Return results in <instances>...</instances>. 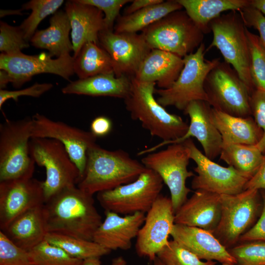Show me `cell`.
Here are the masks:
<instances>
[{
  "label": "cell",
  "mask_w": 265,
  "mask_h": 265,
  "mask_svg": "<svg viewBox=\"0 0 265 265\" xmlns=\"http://www.w3.org/2000/svg\"><path fill=\"white\" fill-rule=\"evenodd\" d=\"M48 233H54L92 240L102 223L93 195L77 186L60 191L44 204Z\"/></svg>",
  "instance_id": "obj_1"
},
{
  "label": "cell",
  "mask_w": 265,
  "mask_h": 265,
  "mask_svg": "<svg viewBox=\"0 0 265 265\" xmlns=\"http://www.w3.org/2000/svg\"><path fill=\"white\" fill-rule=\"evenodd\" d=\"M146 169L127 152L108 150L96 143L87 150L85 169L77 186L93 195L130 183Z\"/></svg>",
  "instance_id": "obj_2"
},
{
  "label": "cell",
  "mask_w": 265,
  "mask_h": 265,
  "mask_svg": "<svg viewBox=\"0 0 265 265\" xmlns=\"http://www.w3.org/2000/svg\"><path fill=\"white\" fill-rule=\"evenodd\" d=\"M156 84L132 77L130 92L124 99L126 108L131 118L139 120L152 136L162 141L177 139L186 132L188 125L180 116L166 111L155 99Z\"/></svg>",
  "instance_id": "obj_3"
},
{
  "label": "cell",
  "mask_w": 265,
  "mask_h": 265,
  "mask_svg": "<svg viewBox=\"0 0 265 265\" xmlns=\"http://www.w3.org/2000/svg\"><path fill=\"white\" fill-rule=\"evenodd\" d=\"M212 47L220 52L224 61L231 65L252 93L255 89L250 73V55L245 26L238 11L220 15L210 23Z\"/></svg>",
  "instance_id": "obj_4"
},
{
  "label": "cell",
  "mask_w": 265,
  "mask_h": 265,
  "mask_svg": "<svg viewBox=\"0 0 265 265\" xmlns=\"http://www.w3.org/2000/svg\"><path fill=\"white\" fill-rule=\"evenodd\" d=\"M206 49L202 43L196 51L183 58L184 66L173 84L166 89H155L157 102L164 107L174 106L183 110L189 103L208 99L204 84L207 76L220 62V58L205 59Z\"/></svg>",
  "instance_id": "obj_5"
},
{
  "label": "cell",
  "mask_w": 265,
  "mask_h": 265,
  "mask_svg": "<svg viewBox=\"0 0 265 265\" xmlns=\"http://www.w3.org/2000/svg\"><path fill=\"white\" fill-rule=\"evenodd\" d=\"M151 49H159L182 58L203 43L204 33L186 11H174L141 32Z\"/></svg>",
  "instance_id": "obj_6"
},
{
  "label": "cell",
  "mask_w": 265,
  "mask_h": 265,
  "mask_svg": "<svg viewBox=\"0 0 265 265\" xmlns=\"http://www.w3.org/2000/svg\"><path fill=\"white\" fill-rule=\"evenodd\" d=\"M29 154L35 163L45 168V203L62 189L79 183L80 171L59 141L32 137L29 142Z\"/></svg>",
  "instance_id": "obj_7"
},
{
  "label": "cell",
  "mask_w": 265,
  "mask_h": 265,
  "mask_svg": "<svg viewBox=\"0 0 265 265\" xmlns=\"http://www.w3.org/2000/svg\"><path fill=\"white\" fill-rule=\"evenodd\" d=\"M31 117L0 124V182L33 176L35 162L29 154Z\"/></svg>",
  "instance_id": "obj_8"
},
{
  "label": "cell",
  "mask_w": 265,
  "mask_h": 265,
  "mask_svg": "<svg viewBox=\"0 0 265 265\" xmlns=\"http://www.w3.org/2000/svg\"><path fill=\"white\" fill-rule=\"evenodd\" d=\"M204 87L213 108L234 116H251V92L230 64L220 62L207 76Z\"/></svg>",
  "instance_id": "obj_9"
},
{
  "label": "cell",
  "mask_w": 265,
  "mask_h": 265,
  "mask_svg": "<svg viewBox=\"0 0 265 265\" xmlns=\"http://www.w3.org/2000/svg\"><path fill=\"white\" fill-rule=\"evenodd\" d=\"M220 201V220L213 234L228 249L254 224L262 209V199L259 190L246 189L237 194L221 195Z\"/></svg>",
  "instance_id": "obj_10"
},
{
  "label": "cell",
  "mask_w": 265,
  "mask_h": 265,
  "mask_svg": "<svg viewBox=\"0 0 265 265\" xmlns=\"http://www.w3.org/2000/svg\"><path fill=\"white\" fill-rule=\"evenodd\" d=\"M163 182L155 171L147 168L135 181L97 194L106 211L128 215L145 213L160 195Z\"/></svg>",
  "instance_id": "obj_11"
},
{
  "label": "cell",
  "mask_w": 265,
  "mask_h": 265,
  "mask_svg": "<svg viewBox=\"0 0 265 265\" xmlns=\"http://www.w3.org/2000/svg\"><path fill=\"white\" fill-rule=\"evenodd\" d=\"M190 159L189 149L183 142L148 153L141 160L146 168L156 172L168 187L175 213L186 201L191 191L186 186V180L195 176L187 170Z\"/></svg>",
  "instance_id": "obj_12"
},
{
  "label": "cell",
  "mask_w": 265,
  "mask_h": 265,
  "mask_svg": "<svg viewBox=\"0 0 265 265\" xmlns=\"http://www.w3.org/2000/svg\"><path fill=\"white\" fill-rule=\"evenodd\" d=\"M189 151L190 158L196 164L197 173L191 182V188L218 195H234L244 190L250 179L233 167H224L208 158L196 146L191 138L184 141Z\"/></svg>",
  "instance_id": "obj_13"
},
{
  "label": "cell",
  "mask_w": 265,
  "mask_h": 265,
  "mask_svg": "<svg viewBox=\"0 0 265 265\" xmlns=\"http://www.w3.org/2000/svg\"><path fill=\"white\" fill-rule=\"evenodd\" d=\"M74 61V58L70 54L53 59L52 56L45 53L37 55H29L22 52L1 53L0 70L7 71L13 86L19 88L34 76L43 73L55 74L69 80L75 73Z\"/></svg>",
  "instance_id": "obj_14"
},
{
  "label": "cell",
  "mask_w": 265,
  "mask_h": 265,
  "mask_svg": "<svg viewBox=\"0 0 265 265\" xmlns=\"http://www.w3.org/2000/svg\"><path fill=\"white\" fill-rule=\"evenodd\" d=\"M31 118V138H51L60 142L78 167L80 180L85 169L87 150L96 143L97 137L91 132L52 120L38 113Z\"/></svg>",
  "instance_id": "obj_15"
},
{
  "label": "cell",
  "mask_w": 265,
  "mask_h": 265,
  "mask_svg": "<svg viewBox=\"0 0 265 265\" xmlns=\"http://www.w3.org/2000/svg\"><path fill=\"white\" fill-rule=\"evenodd\" d=\"M99 41L109 55L117 77H134L152 50L141 33H116L104 29L99 33Z\"/></svg>",
  "instance_id": "obj_16"
},
{
  "label": "cell",
  "mask_w": 265,
  "mask_h": 265,
  "mask_svg": "<svg viewBox=\"0 0 265 265\" xmlns=\"http://www.w3.org/2000/svg\"><path fill=\"white\" fill-rule=\"evenodd\" d=\"M174 220L170 198L160 195L147 212L136 237L135 247L138 255L153 261L169 241Z\"/></svg>",
  "instance_id": "obj_17"
},
{
  "label": "cell",
  "mask_w": 265,
  "mask_h": 265,
  "mask_svg": "<svg viewBox=\"0 0 265 265\" xmlns=\"http://www.w3.org/2000/svg\"><path fill=\"white\" fill-rule=\"evenodd\" d=\"M44 203L43 181L26 176L0 182L1 230L25 212Z\"/></svg>",
  "instance_id": "obj_18"
},
{
  "label": "cell",
  "mask_w": 265,
  "mask_h": 265,
  "mask_svg": "<svg viewBox=\"0 0 265 265\" xmlns=\"http://www.w3.org/2000/svg\"><path fill=\"white\" fill-rule=\"evenodd\" d=\"M212 106L204 101L191 102L184 110L185 114L190 118L186 132L175 140L162 141L157 145L138 152V155L152 153L166 145L182 143L194 137L201 144L204 155L213 160L220 155L222 148L221 134L214 124L211 116Z\"/></svg>",
  "instance_id": "obj_19"
},
{
  "label": "cell",
  "mask_w": 265,
  "mask_h": 265,
  "mask_svg": "<svg viewBox=\"0 0 265 265\" xmlns=\"http://www.w3.org/2000/svg\"><path fill=\"white\" fill-rule=\"evenodd\" d=\"M145 215L136 212L124 216L106 211V217L94 234L92 240L111 251L129 249L144 223Z\"/></svg>",
  "instance_id": "obj_20"
},
{
  "label": "cell",
  "mask_w": 265,
  "mask_h": 265,
  "mask_svg": "<svg viewBox=\"0 0 265 265\" xmlns=\"http://www.w3.org/2000/svg\"><path fill=\"white\" fill-rule=\"evenodd\" d=\"M220 195L197 190L175 213V224L201 228L213 233L221 217Z\"/></svg>",
  "instance_id": "obj_21"
},
{
  "label": "cell",
  "mask_w": 265,
  "mask_h": 265,
  "mask_svg": "<svg viewBox=\"0 0 265 265\" xmlns=\"http://www.w3.org/2000/svg\"><path fill=\"white\" fill-rule=\"evenodd\" d=\"M170 236L173 239L200 260L237 265L234 258L212 233L194 227L175 224Z\"/></svg>",
  "instance_id": "obj_22"
},
{
  "label": "cell",
  "mask_w": 265,
  "mask_h": 265,
  "mask_svg": "<svg viewBox=\"0 0 265 265\" xmlns=\"http://www.w3.org/2000/svg\"><path fill=\"white\" fill-rule=\"evenodd\" d=\"M65 11L71 26L74 57L86 43L99 45V33L105 29L104 15L101 10L80 0H73L66 2Z\"/></svg>",
  "instance_id": "obj_23"
},
{
  "label": "cell",
  "mask_w": 265,
  "mask_h": 265,
  "mask_svg": "<svg viewBox=\"0 0 265 265\" xmlns=\"http://www.w3.org/2000/svg\"><path fill=\"white\" fill-rule=\"evenodd\" d=\"M184 66L183 58L159 49H152L134 77L136 80L156 82L161 89L170 87L179 76Z\"/></svg>",
  "instance_id": "obj_24"
},
{
  "label": "cell",
  "mask_w": 265,
  "mask_h": 265,
  "mask_svg": "<svg viewBox=\"0 0 265 265\" xmlns=\"http://www.w3.org/2000/svg\"><path fill=\"white\" fill-rule=\"evenodd\" d=\"M43 207L25 212L0 231L17 246L29 251L43 241L48 233Z\"/></svg>",
  "instance_id": "obj_25"
},
{
  "label": "cell",
  "mask_w": 265,
  "mask_h": 265,
  "mask_svg": "<svg viewBox=\"0 0 265 265\" xmlns=\"http://www.w3.org/2000/svg\"><path fill=\"white\" fill-rule=\"evenodd\" d=\"M131 78L116 77L114 73L96 75L70 81L61 89L64 94L107 96L124 99L129 95Z\"/></svg>",
  "instance_id": "obj_26"
},
{
  "label": "cell",
  "mask_w": 265,
  "mask_h": 265,
  "mask_svg": "<svg viewBox=\"0 0 265 265\" xmlns=\"http://www.w3.org/2000/svg\"><path fill=\"white\" fill-rule=\"evenodd\" d=\"M211 116L221 134L222 146L234 144L256 145L263 136V131L251 116H234L212 107Z\"/></svg>",
  "instance_id": "obj_27"
},
{
  "label": "cell",
  "mask_w": 265,
  "mask_h": 265,
  "mask_svg": "<svg viewBox=\"0 0 265 265\" xmlns=\"http://www.w3.org/2000/svg\"><path fill=\"white\" fill-rule=\"evenodd\" d=\"M71 26L65 11L58 10L50 19V26L37 30L30 42L35 48L46 49L51 56L59 57L73 51L69 39Z\"/></svg>",
  "instance_id": "obj_28"
},
{
  "label": "cell",
  "mask_w": 265,
  "mask_h": 265,
  "mask_svg": "<svg viewBox=\"0 0 265 265\" xmlns=\"http://www.w3.org/2000/svg\"><path fill=\"white\" fill-rule=\"evenodd\" d=\"M204 34L211 31L210 23L224 11H238L250 0H177Z\"/></svg>",
  "instance_id": "obj_29"
},
{
  "label": "cell",
  "mask_w": 265,
  "mask_h": 265,
  "mask_svg": "<svg viewBox=\"0 0 265 265\" xmlns=\"http://www.w3.org/2000/svg\"><path fill=\"white\" fill-rule=\"evenodd\" d=\"M177 0H168L136 11L128 15L119 16L114 31L116 33H137L160 20L169 13L182 9Z\"/></svg>",
  "instance_id": "obj_30"
},
{
  "label": "cell",
  "mask_w": 265,
  "mask_h": 265,
  "mask_svg": "<svg viewBox=\"0 0 265 265\" xmlns=\"http://www.w3.org/2000/svg\"><path fill=\"white\" fill-rule=\"evenodd\" d=\"M74 58V72L79 79L114 73L112 61L107 52L92 42L86 43Z\"/></svg>",
  "instance_id": "obj_31"
},
{
  "label": "cell",
  "mask_w": 265,
  "mask_h": 265,
  "mask_svg": "<svg viewBox=\"0 0 265 265\" xmlns=\"http://www.w3.org/2000/svg\"><path fill=\"white\" fill-rule=\"evenodd\" d=\"M221 159L251 178L260 167L264 155L256 145L234 144L222 146Z\"/></svg>",
  "instance_id": "obj_32"
},
{
  "label": "cell",
  "mask_w": 265,
  "mask_h": 265,
  "mask_svg": "<svg viewBox=\"0 0 265 265\" xmlns=\"http://www.w3.org/2000/svg\"><path fill=\"white\" fill-rule=\"evenodd\" d=\"M45 239L62 249L71 257L82 260L90 258H100L111 251L93 240L57 233H48Z\"/></svg>",
  "instance_id": "obj_33"
},
{
  "label": "cell",
  "mask_w": 265,
  "mask_h": 265,
  "mask_svg": "<svg viewBox=\"0 0 265 265\" xmlns=\"http://www.w3.org/2000/svg\"><path fill=\"white\" fill-rule=\"evenodd\" d=\"M63 2V0H31L23 5L22 10H31L29 16L20 26L27 41L30 42L40 23L57 12Z\"/></svg>",
  "instance_id": "obj_34"
},
{
  "label": "cell",
  "mask_w": 265,
  "mask_h": 265,
  "mask_svg": "<svg viewBox=\"0 0 265 265\" xmlns=\"http://www.w3.org/2000/svg\"><path fill=\"white\" fill-rule=\"evenodd\" d=\"M28 252L32 265H81L83 262L45 239Z\"/></svg>",
  "instance_id": "obj_35"
},
{
  "label": "cell",
  "mask_w": 265,
  "mask_h": 265,
  "mask_svg": "<svg viewBox=\"0 0 265 265\" xmlns=\"http://www.w3.org/2000/svg\"><path fill=\"white\" fill-rule=\"evenodd\" d=\"M246 35L250 50V73L255 89L265 92V48L260 37L247 28Z\"/></svg>",
  "instance_id": "obj_36"
},
{
  "label": "cell",
  "mask_w": 265,
  "mask_h": 265,
  "mask_svg": "<svg viewBox=\"0 0 265 265\" xmlns=\"http://www.w3.org/2000/svg\"><path fill=\"white\" fill-rule=\"evenodd\" d=\"M157 257L164 265H215V261H203L175 240H169Z\"/></svg>",
  "instance_id": "obj_37"
},
{
  "label": "cell",
  "mask_w": 265,
  "mask_h": 265,
  "mask_svg": "<svg viewBox=\"0 0 265 265\" xmlns=\"http://www.w3.org/2000/svg\"><path fill=\"white\" fill-rule=\"evenodd\" d=\"M228 250L237 265H265V242L240 243Z\"/></svg>",
  "instance_id": "obj_38"
},
{
  "label": "cell",
  "mask_w": 265,
  "mask_h": 265,
  "mask_svg": "<svg viewBox=\"0 0 265 265\" xmlns=\"http://www.w3.org/2000/svg\"><path fill=\"white\" fill-rule=\"evenodd\" d=\"M20 26H12L0 23V51L2 53L13 54L22 52L29 46Z\"/></svg>",
  "instance_id": "obj_39"
},
{
  "label": "cell",
  "mask_w": 265,
  "mask_h": 265,
  "mask_svg": "<svg viewBox=\"0 0 265 265\" xmlns=\"http://www.w3.org/2000/svg\"><path fill=\"white\" fill-rule=\"evenodd\" d=\"M0 265H32L28 251L17 246L1 231Z\"/></svg>",
  "instance_id": "obj_40"
},
{
  "label": "cell",
  "mask_w": 265,
  "mask_h": 265,
  "mask_svg": "<svg viewBox=\"0 0 265 265\" xmlns=\"http://www.w3.org/2000/svg\"><path fill=\"white\" fill-rule=\"evenodd\" d=\"M80 2L96 7L104 13L105 29L113 30L114 23L120 16L122 7L131 2L130 0H80Z\"/></svg>",
  "instance_id": "obj_41"
},
{
  "label": "cell",
  "mask_w": 265,
  "mask_h": 265,
  "mask_svg": "<svg viewBox=\"0 0 265 265\" xmlns=\"http://www.w3.org/2000/svg\"><path fill=\"white\" fill-rule=\"evenodd\" d=\"M251 115L257 126L263 131V136L256 145L265 154V92L255 89L250 96Z\"/></svg>",
  "instance_id": "obj_42"
},
{
  "label": "cell",
  "mask_w": 265,
  "mask_h": 265,
  "mask_svg": "<svg viewBox=\"0 0 265 265\" xmlns=\"http://www.w3.org/2000/svg\"><path fill=\"white\" fill-rule=\"evenodd\" d=\"M53 87L52 83H35L30 87L18 90H0V109L9 99H13L15 102L18 101L19 97L23 96L38 98L51 89Z\"/></svg>",
  "instance_id": "obj_43"
},
{
  "label": "cell",
  "mask_w": 265,
  "mask_h": 265,
  "mask_svg": "<svg viewBox=\"0 0 265 265\" xmlns=\"http://www.w3.org/2000/svg\"><path fill=\"white\" fill-rule=\"evenodd\" d=\"M245 26L253 27L259 32L260 40L265 48V17L259 10L248 6L238 11Z\"/></svg>",
  "instance_id": "obj_44"
},
{
  "label": "cell",
  "mask_w": 265,
  "mask_h": 265,
  "mask_svg": "<svg viewBox=\"0 0 265 265\" xmlns=\"http://www.w3.org/2000/svg\"><path fill=\"white\" fill-rule=\"evenodd\" d=\"M262 209L257 222L239 238L238 242L262 241L265 242V191L261 190Z\"/></svg>",
  "instance_id": "obj_45"
},
{
  "label": "cell",
  "mask_w": 265,
  "mask_h": 265,
  "mask_svg": "<svg viewBox=\"0 0 265 265\" xmlns=\"http://www.w3.org/2000/svg\"><path fill=\"white\" fill-rule=\"evenodd\" d=\"M112 126V122L109 118L105 116H99L91 122L90 132L97 137L105 136L110 132Z\"/></svg>",
  "instance_id": "obj_46"
},
{
  "label": "cell",
  "mask_w": 265,
  "mask_h": 265,
  "mask_svg": "<svg viewBox=\"0 0 265 265\" xmlns=\"http://www.w3.org/2000/svg\"><path fill=\"white\" fill-rule=\"evenodd\" d=\"M246 189L265 191V155L258 170L246 184L244 190Z\"/></svg>",
  "instance_id": "obj_47"
},
{
  "label": "cell",
  "mask_w": 265,
  "mask_h": 265,
  "mask_svg": "<svg viewBox=\"0 0 265 265\" xmlns=\"http://www.w3.org/2000/svg\"><path fill=\"white\" fill-rule=\"evenodd\" d=\"M163 0H132L131 4L127 6L124 10L122 15L131 14L140 9L152 5L161 3Z\"/></svg>",
  "instance_id": "obj_48"
},
{
  "label": "cell",
  "mask_w": 265,
  "mask_h": 265,
  "mask_svg": "<svg viewBox=\"0 0 265 265\" xmlns=\"http://www.w3.org/2000/svg\"><path fill=\"white\" fill-rule=\"evenodd\" d=\"M11 81L8 73L4 70H0V90L5 89L7 85Z\"/></svg>",
  "instance_id": "obj_49"
},
{
  "label": "cell",
  "mask_w": 265,
  "mask_h": 265,
  "mask_svg": "<svg viewBox=\"0 0 265 265\" xmlns=\"http://www.w3.org/2000/svg\"><path fill=\"white\" fill-rule=\"evenodd\" d=\"M249 6L259 10L265 17V0H250Z\"/></svg>",
  "instance_id": "obj_50"
},
{
  "label": "cell",
  "mask_w": 265,
  "mask_h": 265,
  "mask_svg": "<svg viewBox=\"0 0 265 265\" xmlns=\"http://www.w3.org/2000/svg\"><path fill=\"white\" fill-rule=\"evenodd\" d=\"M22 9L18 10H4L1 9L0 10V18L3 17L5 16L11 15H22Z\"/></svg>",
  "instance_id": "obj_51"
},
{
  "label": "cell",
  "mask_w": 265,
  "mask_h": 265,
  "mask_svg": "<svg viewBox=\"0 0 265 265\" xmlns=\"http://www.w3.org/2000/svg\"><path fill=\"white\" fill-rule=\"evenodd\" d=\"M81 265H102L100 258H90L83 260Z\"/></svg>",
  "instance_id": "obj_52"
},
{
  "label": "cell",
  "mask_w": 265,
  "mask_h": 265,
  "mask_svg": "<svg viewBox=\"0 0 265 265\" xmlns=\"http://www.w3.org/2000/svg\"><path fill=\"white\" fill-rule=\"evenodd\" d=\"M110 265H127V262L123 257L119 256L113 259Z\"/></svg>",
  "instance_id": "obj_53"
},
{
  "label": "cell",
  "mask_w": 265,
  "mask_h": 265,
  "mask_svg": "<svg viewBox=\"0 0 265 265\" xmlns=\"http://www.w3.org/2000/svg\"><path fill=\"white\" fill-rule=\"evenodd\" d=\"M153 261V265H164L157 257Z\"/></svg>",
  "instance_id": "obj_54"
},
{
  "label": "cell",
  "mask_w": 265,
  "mask_h": 265,
  "mask_svg": "<svg viewBox=\"0 0 265 265\" xmlns=\"http://www.w3.org/2000/svg\"><path fill=\"white\" fill-rule=\"evenodd\" d=\"M221 265H230V264H222Z\"/></svg>",
  "instance_id": "obj_55"
}]
</instances>
